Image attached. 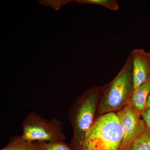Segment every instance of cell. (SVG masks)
<instances>
[{"instance_id":"5bb4252c","label":"cell","mask_w":150,"mask_h":150,"mask_svg":"<svg viewBox=\"0 0 150 150\" xmlns=\"http://www.w3.org/2000/svg\"><path fill=\"white\" fill-rule=\"evenodd\" d=\"M146 108L150 109V92L148 96L147 100L146 103Z\"/></svg>"},{"instance_id":"52a82bcc","label":"cell","mask_w":150,"mask_h":150,"mask_svg":"<svg viewBox=\"0 0 150 150\" xmlns=\"http://www.w3.org/2000/svg\"><path fill=\"white\" fill-rule=\"evenodd\" d=\"M150 92V80L134 90L129 98L126 106L134 112L141 114L146 108L148 96Z\"/></svg>"},{"instance_id":"5b68a950","label":"cell","mask_w":150,"mask_h":150,"mask_svg":"<svg viewBox=\"0 0 150 150\" xmlns=\"http://www.w3.org/2000/svg\"><path fill=\"white\" fill-rule=\"evenodd\" d=\"M123 129V137L120 150H126L136 138L146 131L141 114L126 106L116 112Z\"/></svg>"},{"instance_id":"3957f363","label":"cell","mask_w":150,"mask_h":150,"mask_svg":"<svg viewBox=\"0 0 150 150\" xmlns=\"http://www.w3.org/2000/svg\"><path fill=\"white\" fill-rule=\"evenodd\" d=\"M123 129L117 113L97 118L86 135L81 150H120Z\"/></svg>"},{"instance_id":"9c48e42d","label":"cell","mask_w":150,"mask_h":150,"mask_svg":"<svg viewBox=\"0 0 150 150\" xmlns=\"http://www.w3.org/2000/svg\"><path fill=\"white\" fill-rule=\"evenodd\" d=\"M126 150H150V134L145 131L136 138Z\"/></svg>"},{"instance_id":"8992f818","label":"cell","mask_w":150,"mask_h":150,"mask_svg":"<svg viewBox=\"0 0 150 150\" xmlns=\"http://www.w3.org/2000/svg\"><path fill=\"white\" fill-rule=\"evenodd\" d=\"M134 90L150 80V53L142 48L131 51Z\"/></svg>"},{"instance_id":"30bf717a","label":"cell","mask_w":150,"mask_h":150,"mask_svg":"<svg viewBox=\"0 0 150 150\" xmlns=\"http://www.w3.org/2000/svg\"><path fill=\"white\" fill-rule=\"evenodd\" d=\"M37 150H72L64 141L34 142Z\"/></svg>"},{"instance_id":"8fae6325","label":"cell","mask_w":150,"mask_h":150,"mask_svg":"<svg viewBox=\"0 0 150 150\" xmlns=\"http://www.w3.org/2000/svg\"><path fill=\"white\" fill-rule=\"evenodd\" d=\"M73 2L82 4L100 5L112 11L119 9V6L117 0H74Z\"/></svg>"},{"instance_id":"7c38bea8","label":"cell","mask_w":150,"mask_h":150,"mask_svg":"<svg viewBox=\"0 0 150 150\" xmlns=\"http://www.w3.org/2000/svg\"><path fill=\"white\" fill-rule=\"evenodd\" d=\"M73 2V1L69 0H54V1H49V0H42L39 1V2L42 5L46 6L51 7L52 8L59 11L63 6L67 4L70 2Z\"/></svg>"},{"instance_id":"277c9868","label":"cell","mask_w":150,"mask_h":150,"mask_svg":"<svg viewBox=\"0 0 150 150\" xmlns=\"http://www.w3.org/2000/svg\"><path fill=\"white\" fill-rule=\"evenodd\" d=\"M22 137L31 143L66 140L62 121L57 118L47 120L33 111L25 116L22 123Z\"/></svg>"},{"instance_id":"ba28073f","label":"cell","mask_w":150,"mask_h":150,"mask_svg":"<svg viewBox=\"0 0 150 150\" xmlns=\"http://www.w3.org/2000/svg\"><path fill=\"white\" fill-rule=\"evenodd\" d=\"M1 150H37L34 143L28 142L22 136H14L8 145Z\"/></svg>"},{"instance_id":"7a4b0ae2","label":"cell","mask_w":150,"mask_h":150,"mask_svg":"<svg viewBox=\"0 0 150 150\" xmlns=\"http://www.w3.org/2000/svg\"><path fill=\"white\" fill-rule=\"evenodd\" d=\"M134 91L132 60L130 54L115 77L103 86L97 118L106 113L121 110L126 106Z\"/></svg>"},{"instance_id":"4fadbf2b","label":"cell","mask_w":150,"mask_h":150,"mask_svg":"<svg viewBox=\"0 0 150 150\" xmlns=\"http://www.w3.org/2000/svg\"><path fill=\"white\" fill-rule=\"evenodd\" d=\"M141 116L145 123L146 132L150 134V109L145 108L141 113Z\"/></svg>"},{"instance_id":"6da1fadb","label":"cell","mask_w":150,"mask_h":150,"mask_svg":"<svg viewBox=\"0 0 150 150\" xmlns=\"http://www.w3.org/2000/svg\"><path fill=\"white\" fill-rule=\"evenodd\" d=\"M103 86H93L83 93L74 102L68 111L73 137L70 147L81 150L88 132L97 119Z\"/></svg>"}]
</instances>
